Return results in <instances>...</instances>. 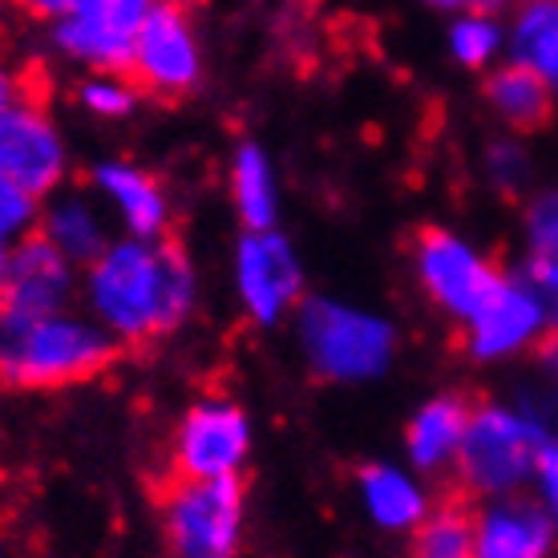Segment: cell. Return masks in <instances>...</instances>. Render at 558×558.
Returning <instances> with one entry per match:
<instances>
[{"label": "cell", "instance_id": "7c38bea8", "mask_svg": "<svg viewBox=\"0 0 558 558\" xmlns=\"http://www.w3.org/2000/svg\"><path fill=\"white\" fill-rule=\"evenodd\" d=\"M239 295L259 324L279 320L300 295V264L271 227L252 231L239 247Z\"/></svg>", "mask_w": 558, "mask_h": 558}, {"label": "cell", "instance_id": "3957f363", "mask_svg": "<svg viewBox=\"0 0 558 558\" xmlns=\"http://www.w3.org/2000/svg\"><path fill=\"white\" fill-rule=\"evenodd\" d=\"M546 433L538 421L510 409H477L458 446L461 482L474 494H506L538 470Z\"/></svg>", "mask_w": 558, "mask_h": 558}, {"label": "cell", "instance_id": "8992f818", "mask_svg": "<svg viewBox=\"0 0 558 558\" xmlns=\"http://www.w3.org/2000/svg\"><path fill=\"white\" fill-rule=\"evenodd\" d=\"M134 82L154 98H186L198 82V45L195 28L179 9V0H154L134 41L130 57Z\"/></svg>", "mask_w": 558, "mask_h": 558}, {"label": "cell", "instance_id": "484cf974", "mask_svg": "<svg viewBox=\"0 0 558 558\" xmlns=\"http://www.w3.org/2000/svg\"><path fill=\"white\" fill-rule=\"evenodd\" d=\"M531 247L538 259H558V191L531 207Z\"/></svg>", "mask_w": 558, "mask_h": 558}, {"label": "cell", "instance_id": "ac0fdd59", "mask_svg": "<svg viewBox=\"0 0 558 558\" xmlns=\"http://www.w3.org/2000/svg\"><path fill=\"white\" fill-rule=\"evenodd\" d=\"M361 489L368 514L377 518L385 531H413V526H421V518L429 514L425 494L397 470H380V465L364 470Z\"/></svg>", "mask_w": 558, "mask_h": 558}, {"label": "cell", "instance_id": "9a60e30c", "mask_svg": "<svg viewBox=\"0 0 558 558\" xmlns=\"http://www.w3.org/2000/svg\"><path fill=\"white\" fill-rule=\"evenodd\" d=\"M98 186L110 195V203L118 207V215L126 219V227L138 239H162L170 223L167 198L158 191V182L150 174H142L138 167H126V162H106L98 167Z\"/></svg>", "mask_w": 558, "mask_h": 558}, {"label": "cell", "instance_id": "d4e9b609", "mask_svg": "<svg viewBox=\"0 0 558 558\" xmlns=\"http://www.w3.org/2000/svg\"><path fill=\"white\" fill-rule=\"evenodd\" d=\"M82 101L101 118H122V113L134 106V94L130 85H122L118 77H89L82 85Z\"/></svg>", "mask_w": 558, "mask_h": 558}, {"label": "cell", "instance_id": "8fae6325", "mask_svg": "<svg viewBox=\"0 0 558 558\" xmlns=\"http://www.w3.org/2000/svg\"><path fill=\"white\" fill-rule=\"evenodd\" d=\"M0 174H9L28 195L53 191L65 174L61 138L33 98H21L0 118Z\"/></svg>", "mask_w": 558, "mask_h": 558}, {"label": "cell", "instance_id": "836d02e7", "mask_svg": "<svg viewBox=\"0 0 558 558\" xmlns=\"http://www.w3.org/2000/svg\"><path fill=\"white\" fill-rule=\"evenodd\" d=\"M4 271H9V243H0V283H4Z\"/></svg>", "mask_w": 558, "mask_h": 558}, {"label": "cell", "instance_id": "e0dca14e", "mask_svg": "<svg viewBox=\"0 0 558 558\" xmlns=\"http://www.w3.org/2000/svg\"><path fill=\"white\" fill-rule=\"evenodd\" d=\"M486 98L518 130H534L550 118V82L538 70L522 65V61H514V65H506V70L489 77Z\"/></svg>", "mask_w": 558, "mask_h": 558}, {"label": "cell", "instance_id": "603a6c76", "mask_svg": "<svg viewBox=\"0 0 558 558\" xmlns=\"http://www.w3.org/2000/svg\"><path fill=\"white\" fill-rule=\"evenodd\" d=\"M498 45H502L498 25H494L486 13H477V9L470 16H461L458 25H453V33H449V49H453V57H458L461 65H470V70L486 65L489 57L498 53Z\"/></svg>", "mask_w": 558, "mask_h": 558}, {"label": "cell", "instance_id": "ba28073f", "mask_svg": "<svg viewBox=\"0 0 558 558\" xmlns=\"http://www.w3.org/2000/svg\"><path fill=\"white\" fill-rule=\"evenodd\" d=\"M417 271L425 292L458 320H470L502 283L498 267L446 231H425L417 239Z\"/></svg>", "mask_w": 558, "mask_h": 558}, {"label": "cell", "instance_id": "83f0119b", "mask_svg": "<svg viewBox=\"0 0 558 558\" xmlns=\"http://www.w3.org/2000/svg\"><path fill=\"white\" fill-rule=\"evenodd\" d=\"M489 170H494L498 186H518V182L526 179V158H522L514 146H494V154H489Z\"/></svg>", "mask_w": 558, "mask_h": 558}, {"label": "cell", "instance_id": "52a82bcc", "mask_svg": "<svg viewBox=\"0 0 558 558\" xmlns=\"http://www.w3.org/2000/svg\"><path fill=\"white\" fill-rule=\"evenodd\" d=\"M150 4L154 0H82L73 13L61 16L57 45L101 73H126Z\"/></svg>", "mask_w": 558, "mask_h": 558}, {"label": "cell", "instance_id": "30bf717a", "mask_svg": "<svg viewBox=\"0 0 558 558\" xmlns=\"http://www.w3.org/2000/svg\"><path fill=\"white\" fill-rule=\"evenodd\" d=\"M70 288L73 259H65L45 235H25L9 255V271L0 283V320H33L61 312Z\"/></svg>", "mask_w": 558, "mask_h": 558}, {"label": "cell", "instance_id": "4fadbf2b", "mask_svg": "<svg viewBox=\"0 0 558 558\" xmlns=\"http://www.w3.org/2000/svg\"><path fill=\"white\" fill-rule=\"evenodd\" d=\"M465 324H470V352L482 356V361H494V356L518 352L522 344H531L534 336L543 332L546 307L531 283L502 279L498 292L489 295Z\"/></svg>", "mask_w": 558, "mask_h": 558}, {"label": "cell", "instance_id": "5b68a950", "mask_svg": "<svg viewBox=\"0 0 558 558\" xmlns=\"http://www.w3.org/2000/svg\"><path fill=\"white\" fill-rule=\"evenodd\" d=\"M300 340L312 368L328 380H368L392 361L389 324L328 300H312L304 307Z\"/></svg>", "mask_w": 558, "mask_h": 558}, {"label": "cell", "instance_id": "cb8c5ba5", "mask_svg": "<svg viewBox=\"0 0 558 558\" xmlns=\"http://www.w3.org/2000/svg\"><path fill=\"white\" fill-rule=\"evenodd\" d=\"M37 219V195L16 186L9 174H0V243H16L33 231Z\"/></svg>", "mask_w": 558, "mask_h": 558}, {"label": "cell", "instance_id": "4dcf8cb0", "mask_svg": "<svg viewBox=\"0 0 558 558\" xmlns=\"http://www.w3.org/2000/svg\"><path fill=\"white\" fill-rule=\"evenodd\" d=\"M25 13H33V16H45V21H61L65 13H73L82 0H16Z\"/></svg>", "mask_w": 558, "mask_h": 558}, {"label": "cell", "instance_id": "5bb4252c", "mask_svg": "<svg viewBox=\"0 0 558 558\" xmlns=\"http://www.w3.org/2000/svg\"><path fill=\"white\" fill-rule=\"evenodd\" d=\"M550 550V522L526 502H502L477 518L474 555L486 558H534Z\"/></svg>", "mask_w": 558, "mask_h": 558}, {"label": "cell", "instance_id": "7a4b0ae2", "mask_svg": "<svg viewBox=\"0 0 558 558\" xmlns=\"http://www.w3.org/2000/svg\"><path fill=\"white\" fill-rule=\"evenodd\" d=\"M118 356V336L98 324L49 312L0 320V380L16 389H61L98 377Z\"/></svg>", "mask_w": 558, "mask_h": 558}, {"label": "cell", "instance_id": "ffe728a7", "mask_svg": "<svg viewBox=\"0 0 558 558\" xmlns=\"http://www.w3.org/2000/svg\"><path fill=\"white\" fill-rule=\"evenodd\" d=\"M514 57L558 82V0H531L514 25Z\"/></svg>", "mask_w": 558, "mask_h": 558}, {"label": "cell", "instance_id": "44dd1931", "mask_svg": "<svg viewBox=\"0 0 558 558\" xmlns=\"http://www.w3.org/2000/svg\"><path fill=\"white\" fill-rule=\"evenodd\" d=\"M231 182H235L239 215L247 219L252 231H264V227L276 223V179H271L267 158L255 150V146H243V150L235 154Z\"/></svg>", "mask_w": 558, "mask_h": 558}, {"label": "cell", "instance_id": "f546056e", "mask_svg": "<svg viewBox=\"0 0 558 558\" xmlns=\"http://www.w3.org/2000/svg\"><path fill=\"white\" fill-rule=\"evenodd\" d=\"M21 98H28V85H25V77L21 73H13V65L0 57V118L13 110L16 101Z\"/></svg>", "mask_w": 558, "mask_h": 558}, {"label": "cell", "instance_id": "d6986e66", "mask_svg": "<svg viewBox=\"0 0 558 558\" xmlns=\"http://www.w3.org/2000/svg\"><path fill=\"white\" fill-rule=\"evenodd\" d=\"M45 239L73 264H94L106 252V231L82 198H65L45 215Z\"/></svg>", "mask_w": 558, "mask_h": 558}, {"label": "cell", "instance_id": "7402d4cb", "mask_svg": "<svg viewBox=\"0 0 558 558\" xmlns=\"http://www.w3.org/2000/svg\"><path fill=\"white\" fill-rule=\"evenodd\" d=\"M477 522L461 506H441L437 514L421 518L417 526V550L425 558H461L474 550Z\"/></svg>", "mask_w": 558, "mask_h": 558}, {"label": "cell", "instance_id": "6da1fadb", "mask_svg": "<svg viewBox=\"0 0 558 558\" xmlns=\"http://www.w3.org/2000/svg\"><path fill=\"white\" fill-rule=\"evenodd\" d=\"M191 264L174 243L134 235L89 264V304L101 328L130 344L170 332L191 312Z\"/></svg>", "mask_w": 558, "mask_h": 558}, {"label": "cell", "instance_id": "f1b7e54d", "mask_svg": "<svg viewBox=\"0 0 558 558\" xmlns=\"http://www.w3.org/2000/svg\"><path fill=\"white\" fill-rule=\"evenodd\" d=\"M538 482H543L546 510H550V518H555V526H558V446L555 441H546L543 453H538Z\"/></svg>", "mask_w": 558, "mask_h": 558}, {"label": "cell", "instance_id": "d6a6232c", "mask_svg": "<svg viewBox=\"0 0 558 558\" xmlns=\"http://www.w3.org/2000/svg\"><path fill=\"white\" fill-rule=\"evenodd\" d=\"M543 364H546V368H550V373H555V377H558V332L550 336V340H546V344H543Z\"/></svg>", "mask_w": 558, "mask_h": 558}, {"label": "cell", "instance_id": "277c9868", "mask_svg": "<svg viewBox=\"0 0 558 558\" xmlns=\"http://www.w3.org/2000/svg\"><path fill=\"white\" fill-rule=\"evenodd\" d=\"M162 526L179 555H235L243 531V489L235 477H182L162 486Z\"/></svg>", "mask_w": 558, "mask_h": 558}, {"label": "cell", "instance_id": "9c48e42d", "mask_svg": "<svg viewBox=\"0 0 558 558\" xmlns=\"http://www.w3.org/2000/svg\"><path fill=\"white\" fill-rule=\"evenodd\" d=\"M247 417L231 401H198L174 437V474L235 477L247 458Z\"/></svg>", "mask_w": 558, "mask_h": 558}, {"label": "cell", "instance_id": "1f68e13d", "mask_svg": "<svg viewBox=\"0 0 558 558\" xmlns=\"http://www.w3.org/2000/svg\"><path fill=\"white\" fill-rule=\"evenodd\" d=\"M437 9H477V13H489V9H502L506 0H429Z\"/></svg>", "mask_w": 558, "mask_h": 558}, {"label": "cell", "instance_id": "4316f807", "mask_svg": "<svg viewBox=\"0 0 558 558\" xmlns=\"http://www.w3.org/2000/svg\"><path fill=\"white\" fill-rule=\"evenodd\" d=\"M526 283H531L534 292H538V300H543L546 320L558 324V259H538V255H534L531 271H526Z\"/></svg>", "mask_w": 558, "mask_h": 558}, {"label": "cell", "instance_id": "2e32d148", "mask_svg": "<svg viewBox=\"0 0 558 558\" xmlns=\"http://www.w3.org/2000/svg\"><path fill=\"white\" fill-rule=\"evenodd\" d=\"M470 409L461 397H437L421 409L413 425H409V458L417 461L421 470H437L449 458H458L461 433H465Z\"/></svg>", "mask_w": 558, "mask_h": 558}]
</instances>
